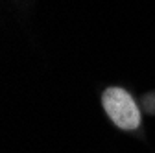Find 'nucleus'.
I'll use <instances>...</instances> for the list:
<instances>
[{
	"instance_id": "1",
	"label": "nucleus",
	"mask_w": 155,
	"mask_h": 153,
	"mask_svg": "<svg viewBox=\"0 0 155 153\" xmlns=\"http://www.w3.org/2000/svg\"><path fill=\"white\" fill-rule=\"evenodd\" d=\"M102 103L109 118L120 129H137L140 124V111L135 100L120 87H109L102 94Z\"/></svg>"
}]
</instances>
